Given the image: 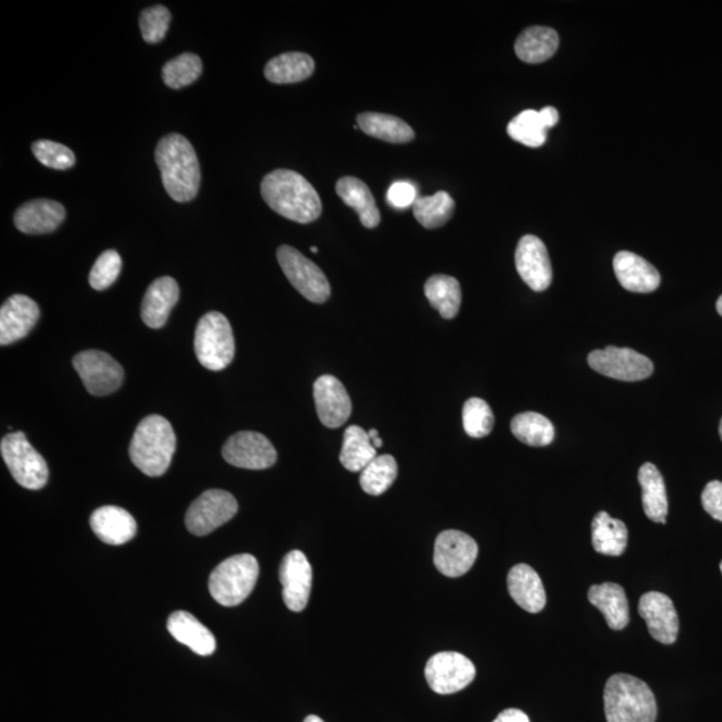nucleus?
<instances>
[{
    "instance_id": "f257e3e1",
    "label": "nucleus",
    "mask_w": 722,
    "mask_h": 722,
    "mask_svg": "<svg viewBox=\"0 0 722 722\" xmlns=\"http://www.w3.org/2000/svg\"><path fill=\"white\" fill-rule=\"evenodd\" d=\"M261 196L269 208L288 220L309 224L321 216V200L305 177L293 170L277 169L261 182Z\"/></svg>"
},
{
    "instance_id": "f03ea898",
    "label": "nucleus",
    "mask_w": 722,
    "mask_h": 722,
    "mask_svg": "<svg viewBox=\"0 0 722 722\" xmlns=\"http://www.w3.org/2000/svg\"><path fill=\"white\" fill-rule=\"evenodd\" d=\"M156 162L162 184L174 201L189 202L196 198L201 182L200 164L184 136L174 133L162 138L156 149Z\"/></svg>"
},
{
    "instance_id": "7ed1b4c3",
    "label": "nucleus",
    "mask_w": 722,
    "mask_h": 722,
    "mask_svg": "<svg viewBox=\"0 0 722 722\" xmlns=\"http://www.w3.org/2000/svg\"><path fill=\"white\" fill-rule=\"evenodd\" d=\"M177 438L172 424L160 415H150L138 424L130 443L134 466L148 476L164 475L176 452Z\"/></svg>"
},
{
    "instance_id": "20e7f679",
    "label": "nucleus",
    "mask_w": 722,
    "mask_h": 722,
    "mask_svg": "<svg viewBox=\"0 0 722 722\" xmlns=\"http://www.w3.org/2000/svg\"><path fill=\"white\" fill-rule=\"evenodd\" d=\"M604 701L608 722H656V697L640 678L614 674L606 682Z\"/></svg>"
},
{
    "instance_id": "39448f33",
    "label": "nucleus",
    "mask_w": 722,
    "mask_h": 722,
    "mask_svg": "<svg viewBox=\"0 0 722 722\" xmlns=\"http://www.w3.org/2000/svg\"><path fill=\"white\" fill-rule=\"evenodd\" d=\"M259 574V562L253 555H233L210 574V594L214 601L226 608L240 605L255 589Z\"/></svg>"
},
{
    "instance_id": "423d86ee",
    "label": "nucleus",
    "mask_w": 722,
    "mask_h": 722,
    "mask_svg": "<svg viewBox=\"0 0 722 722\" xmlns=\"http://www.w3.org/2000/svg\"><path fill=\"white\" fill-rule=\"evenodd\" d=\"M194 351L198 361L209 371H222L230 366L236 352L232 327L220 312L201 317L194 336Z\"/></svg>"
},
{
    "instance_id": "0eeeda50",
    "label": "nucleus",
    "mask_w": 722,
    "mask_h": 722,
    "mask_svg": "<svg viewBox=\"0 0 722 722\" xmlns=\"http://www.w3.org/2000/svg\"><path fill=\"white\" fill-rule=\"evenodd\" d=\"M0 452L11 475L27 490H41L49 480V467L23 432L6 435L0 442Z\"/></svg>"
},
{
    "instance_id": "6e6552de",
    "label": "nucleus",
    "mask_w": 722,
    "mask_h": 722,
    "mask_svg": "<svg viewBox=\"0 0 722 722\" xmlns=\"http://www.w3.org/2000/svg\"><path fill=\"white\" fill-rule=\"evenodd\" d=\"M277 260L289 283L312 303L323 304L331 296V285L324 272L313 261L307 259L297 249L280 247Z\"/></svg>"
},
{
    "instance_id": "1a4fd4ad",
    "label": "nucleus",
    "mask_w": 722,
    "mask_h": 722,
    "mask_svg": "<svg viewBox=\"0 0 722 722\" xmlns=\"http://www.w3.org/2000/svg\"><path fill=\"white\" fill-rule=\"evenodd\" d=\"M589 366L598 374L622 382H640L652 376L654 366L649 357L630 348L597 349L587 357Z\"/></svg>"
},
{
    "instance_id": "9d476101",
    "label": "nucleus",
    "mask_w": 722,
    "mask_h": 722,
    "mask_svg": "<svg viewBox=\"0 0 722 722\" xmlns=\"http://www.w3.org/2000/svg\"><path fill=\"white\" fill-rule=\"evenodd\" d=\"M238 503L228 491L208 490L192 503L186 513L188 530L197 537L213 533L237 514Z\"/></svg>"
},
{
    "instance_id": "9b49d317",
    "label": "nucleus",
    "mask_w": 722,
    "mask_h": 722,
    "mask_svg": "<svg viewBox=\"0 0 722 722\" xmlns=\"http://www.w3.org/2000/svg\"><path fill=\"white\" fill-rule=\"evenodd\" d=\"M73 366L91 395L113 394L124 383V370L109 353L97 349L83 351L74 357Z\"/></svg>"
},
{
    "instance_id": "f8f14e48",
    "label": "nucleus",
    "mask_w": 722,
    "mask_h": 722,
    "mask_svg": "<svg viewBox=\"0 0 722 722\" xmlns=\"http://www.w3.org/2000/svg\"><path fill=\"white\" fill-rule=\"evenodd\" d=\"M479 547L474 538L458 530L443 531L435 542L436 569L450 578L462 577L474 566Z\"/></svg>"
},
{
    "instance_id": "ddd939ff",
    "label": "nucleus",
    "mask_w": 722,
    "mask_h": 722,
    "mask_svg": "<svg viewBox=\"0 0 722 722\" xmlns=\"http://www.w3.org/2000/svg\"><path fill=\"white\" fill-rule=\"evenodd\" d=\"M222 456L232 466L245 470H267L277 460L275 447L267 436L252 431L230 436L222 447Z\"/></svg>"
},
{
    "instance_id": "4468645a",
    "label": "nucleus",
    "mask_w": 722,
    "mask_h": 722,
    "mask_svg": "<svg viewBox=\"0 0 722 722\" xmlns=\"http://www.w3.org/2000/svg\"><path fill=\"white\" fill-rule=\"evenodd\" d=\"M474 664L463 654L442 652L427 662L426 678L430 688L438 694L460 692L474 681Z\"/></svg>"
},
{
    "instance_id": "2eb2a0df",
    "label": "nucleus",
    "mask_w": 722,
    "mask_h": 722,
    "mask_svg": "<svg viewBox=\"0 0 722 722\" xmlns=\"http://www.w3.org/2000/svg\"><path fill=\"white\" fill-rule=\"evenodd\" d=\"M515 267L521 279L535 292L546 291L553 280V268L546 245L541 238L527 234L515 252Z\"/></svg>"
},
{
    "instance_id": "dca6fc26",
    "label": "nucleus",
    "mask_w": 722,
    "mask_h": 722,
    "mask_svg": "<svg viewBox=\"0 0 722 722\" xmlns=\"http://www.w3.org/2000/svg\"><path fill=\"white\" fill-rule=\"evenodd\" d=\"M312 566L300 550L285 555L280 566V582L283 585L285 605L292 612L307 608L312 590Z\"/></svg>"
},
{
    "instance_id": "f3484780",
    "label": "nucleus",
    "mask_w": 722,
    "mask_h": 722,
    "mask_svg": "<svg viewBox=\"0 0 722 722\" xmlns=\"http://www.w3.org/2000/svg\"><path fill=\"white\" fill-rule=\"evenodd\" d=\"M638 613L648 625L650 636L664 645H672L677 640L680 621L672 599L668 595L650 591L642 595L638 604Z\"/></svg>"
},
{
    "instance_id": "a211bd4d",
    "label": "nucleus",
    "mask_w": 722,
    "mask_h": 722,
    "mask_svg": "<svg viewBox=\"0 0 722 722\" xmlns=\"http://www.w3.org/2000/svg\"><path fill=\"white\" fill-rule=\"evenodd\" d=\"M313 396L317 415L325 427L339 428L351 418V398L335 376H320L313 384Z\"/></svg>"
},
{
    "instance_id": "6ab92c4d",
    "label": "nucleus",
    "mask_w": 722,
    "mask_h": 722,
    "mask_svg": "<svg viewBox=\"0 0 722 722\" xmlns=\"http://www.w3.org/2000/svg\"><path fill=\"white\" fill-rule=\"evenodd\" d=\"M38 304L25 295H14L0 308V344L10 345L22 340L38 323Z\"/></svg>"
},
{
    "instance_id": "aec40b11",
    "label": "nucleus",
    "mask_w": 722,
    "mask_h": 722,
    "mask_svg": "<svg viewBox=\"0 0 722 722\" xmlns=\"http://www.w3.org/2000/svg\"><path fill=\"white\" fill-rule=\"evenodd\" d=\"M613 267L622 287L630 292L650 293L660 287V272L636 253L618 252Z\"/></svg>"
},
{
    "instance_id": "412c9836",
    "label": "nucleus",
    "mask_w": 722,
    "mask_h": 722,
    "mask_svg": "<svg viewBox=\"0 0 722 722\" xmlns=\"http://www.w3.org/2000/svg\"><path fill=\"white\" fill-rule=\"evenodd\" d=\"M95 535L107 545H125L136 537L137 522L128 511L117 506H103L90 518Z\"/></svg>"
},
{
    "instance_id": "4be33fe9",
    "label": "nucleus",
    "mask_w": 722,
    "mask_h": 722,
    "mask_svg": "<svg viewBox=\"0 0 722 722\" xmlns=\"http://www.w3.org/2000/svg\"><path fill=\"white\" fill-rule=\"evenodd\" d=\"M66 217V210L57 201L38 198L17 210L14 224L22 233L46 234L54 232Z\"/></svg>"
},
{
    "instance_id": "5701e85b",
    "label": "nucleus",
    "mask_w": 722,
    "mask_h": 722,
    "mask_svg": "<svg viewBox=\"0 0 722 722\" xmlns=\"http://www.w3.org/2000/svg\"><path fill=\"white\" fill-rule=\"evenodd\" d=\"M180 299V288L172 277H161L150 285L142 301V321L149 328L160 329L169 319L170 312Z\"/></svg>"
},
{
    "instance_id": "b1692460",
    "label": "nucleus",
    "mask_w": 722,
    "mask_h": 722,
    "mask_svg": "<svg viewBox=\"0 0 722 722\" xmlns=\"http://www.w3.org/2000/svg\"><path fill=\"white\" fill-rule=\"evenodd\" d=\"M507 586L511 598L526 612L535 614L545 609V586L533 567L525 563L514 566L507 577Z\"/></svg>"
},
{
    "instance_id": "393cba45",
    "label": "nucleus",
    "mask_w": 722,
    "mask_h": 722,
    "mask_svg": "<svg viewBox=\"0 0 722 722\" xmlns=\"http://www.w3.org/2000/svg\"><path fill=\"white\" fill-rule=\"evenodd\" d=\"M589 601L591 605L604 614L610 629L622 630L630 621L629 602L624 587L617 583L606 582L590 587Z\"/></svg>"
},
{
    "instance_id": "a878e982",
    "label": "nucleus",
    "mask_w": 722,
    "mask_h": 722,
    "mask_svg": "<svg viewBox=\"0 0 722 722\" xmlns=\"http://www.w3.org/2000/svg\"><path fill=\"white\" fill-rule=\"evenodd\" d=\"M168 630L173 638L198 656H210L216 650L217 642L213 633L188 612H174L169 617Z\"/></svg>"
},
{
    "instance_id": "bb28decb",
    "label": "nucleus",
    "mask_w": 722,
    "mask_h": 722,
    "mask_svg": "<svg viewBox=\"0 0 722 722\" xmlns=\"http://www.w3.org/2000/svg\"><path fill=\"white\" fill-rule=\"evenodd\" d=\"M336 193L349 208L359 214L361 224L374 229L380 224V212L370 188L356 177H343L337 181Z\"/></svg>"
},
{
    "instance_id": "cd10ccee",
    "label": "nucleus",
    "mask_w": 722,
    "mask_h": 722,
    "mask_svg": "<svg viewBox=\"0 0 722 722\" xmlns=\"http://www.w3.org/2000/svg\"><path fill=\"white\" fill-rule=\"evenodd\" d=\"M628 527L620 519L610 517L605 511L595 515L591 523V541L599 554L620 557L628 546Z\"/></svg>"
},
{
    "instance_id": "c85d7f7f",
    "label": "nucleus",
    "mask_w": 722,
    "mask_h": 722,
    "mask_svg": "<svg viewBox=\"0 0 722 722\" xmlns=\"http://www.w3.org/2000/svg\"><path fill=\"white\" fill-rule=\"evenodd\" d=\"M642 489V506L646 517L653 522L665 523L668 515V497L661 472L653 463H645L638 471Z\"/></svg>"
},
{
    "instance_id": "c756f323",
    "label": "nucleus",
    "mask_w": 722,
    "mask_h": 722,
    "mask_svg": "<svg viewBox=\"0 0 722 722\" xmlns=\"http://www.w3.org/2000/svg\"><path fill=\"white\" fill-rule=\"evenodd\" d=\"M559 46L557 31L550 27H529L519 35L515 42V53L526 63H542L549 61Z\"/></svg>"
},
{
    "instance_id": "7c9ffc66",
    "label": "nucleus",
    "mask_w": 722,
    "mask_h": 722,
    "mask_svg": "<svg viewBox=\"0 0 722 722\" xmlns=\"http://www.w3.org/2000/svg\"><path fill=\"white\" fill-rule=\"evenodd\" d=\"M357 126L367 136L390 144H407L415 138V132L403 119L382 113H361L357 115Z\"/></svg>"
},
{
    "instance_id": "2f4dec72",
    "label": "nucleus",
    "mask_w": 722,
    "mask_h": 722,
    "mask_svg": "<svg viewBox=\"0 0 722 722\" xmlns=\"http://www.w3.org/2000/svg\"><path fill=\"white\" fill-rule=\"evenodd\" d=\"M315 71V61L305 53H285L265 66V78L276 85H288L308 79Z\"/></svg>"
},
{
    "instance_id": "473e14b6",
    "label": "nucleus",
    "mask_w": 722,
    "mask_h": 722,
    "mask_svg": "<svg viewBox=\"0 0 722 722\" xmlns=\"http://www.w3.org/2000/svg\"><path fill=\"white\" fill-rule=\"evenodd\" d=\"M428 301L432 308L438 309L443 319H454L462 304V289L455 277L435 275L424 285Z\"/></svg>"
},
{
    "instance_id": "72a5a7b5",
    "label": "nucleus",
    "mask_w": 722,
    "mask_h": 722,
    "mask_svg": "<svg viewBox=\"0 0 722 722\" xmlns=\"http://www.w3.org/2000/svg\"><path fill=\"white\" fill-rule=\"evenodd\" d=\"M376 456L378 452L367 431L359 426H351L345 430L340 462L348 471H363Z\"/></svg>"
},
{
    "instance_id": "f704fd0d",
    "label": "nucleus",
    "mask_w": 722,
    "mask_h": 722,
    "mask_svg": "<svg viewBox=\"0 0 722 722\" xmlns=\"http://www.w3.org/2000/svg\"><path fill=\"white\" fill-rule=\"evenodd\" d=\"M515 438L531 447L549 446L554 440L553 423L538 412H523L511 422Z\"/></svg>"
},
{
    "instance_id": "c9c22d12",
    "label": "nucleus",
    "mask_w": 722,
    "mask_h": 722,
    "mask_svg": "<svg viewBox=\"0 0 722 722\" xmlns=\"http://www.w3.org/2000/svg\"><path fill=\"white\" fill-rule=\"evenodd\" d=\"M414 216L426 229H436L446 225L455 212V201L447 192L435 193L434 196L416 198Z\"/></svg>"
},
{
    "instance_id": "e433bc0d",
    "label": "nucleus",
    "mask_w": 722,
    "mask_h": 722,
    "mask_svg": "<svg viewBox=\"0 0 722 722\" xmlns=\"http://www.w3.org/2000/svg\"><path fill=\"white\" fill-rule=\"evenodd\" d=\"M396 476H398V463H396L394 456L387 454L376 456L360 472V486L367 494L378 497V495L386 493L394 485Z\"/></svg>"
},
{
    "instance_id": "4c0bfd02",
    "label": "nucleus",
    "mask_w": 722,
    "mask_h": 722,
    "mask_svg": "<svg viewBox=\"0 0 722 722\" xmlns=\"http://www.w3.org/2000/svg\"><path fill=\"white\" fill-rule=\"evenodd\" d=\"M547 128L541 111L525 110L510 122L507 133L519 144L529 148H539L547 140Z\"/></svg>"
},
{
    "instance_id": "58836bf2",
    "label": "nucleus",
    "mask_w": 722,
    "mask_h": 722,
    "mask_svg": "<svg viewBox=\"0 0 722 722\" xmlns=\"http://www.w3.org/2000/svg\"><path fill=\"white\" fill-rule=\"evenodd\" d=\"M202 62L196 54L185 53L172 59L164 66L162 78L170 89L180 90L182 87L192 85L200 78Z\"/></svg>"
},
{
    "instance_id": "ea45409f",
    "label": "nucleus",
    "mask_w": 722,
    "mask_h": 722,
    "mask_svg": "<svg viewBox=\"0 0 722 722\" xmlns=\"http://www.w3.org/2000/svg\"><path fill=\"white\" fill-rule=\"evenodd\" d=\"M494 414L483 399L471 398L464 403L463 427L471 438H485L494 428Z\"/></svg>"
},
{
    "instance_id": "a19ab883",
    "label": "nucleus",
    "mask_w": 722,
    "mask_h": 722,
    "mask_svg": "<svg viewBox=\"0 0 722 722\" xmlns=\"http://www.w3.org/2000/svg\"><path fill=\"white\" fill-rule=\"evenodd\" d=\"M122 269V259L115 251L103 252L95 261L89 276L91 288L95 291H105L118 279Z\"/></svg>"
},
{
    "instance_id": "79ce46f5",
    "label": "nucleus",
    "mask_w": 722,
    "mask_h": 722,
    "mask_svg": "<svg viewBox=\"0 0 722 722\" xmlns=\"http://www.w3.org/2000/svg\"><path fill=\"white\" fill-rule=\"evenodd\" d=\"M35 158L47 168L67 170L73 168L75 156L67 146L49 140L37 141L33 145Z\"/></svg>"
},
{
    "instance_id": "37998d69",
    "label": "nucleus",
    "mask_w": 722,
    "mask_h": 722,
    "mask_svg": "<svg viewBox=\"0 0 722 722\" xmlns=\"http://www.w3.org/2000/svg\"><path fill=\"white\" fill-rule=\"evenodd\" d=\"M170 19H172V15L164 6H153L142 11L140 27L145 42H161L168 33Z\"/></svg>"
},
{
    "instance_id": "c03bdc74",
    "label": "nucleus",
    "mask_w": 722,
    "mask_h": 722,
    "mask_svg": "<svg viewBox=\"0 0 722 722\" xmlns=\"http://www.w3.org/2000/svg\"><path fill=\"white\" fill-rule=\"evenodd\" d=\"M701 502L710 517L722 522V482H709L702 491Z\"/></svg>"
},
{
    "instance_id": "a18cd8bd",
    "label": "nucleus",
    "mask_w": 722,
    "mask_h": 722,
    "mask_svg": "<svg viewBox=\"0 0 722 722\" xmlns=\"http://www.w3.org/2000/svg\"><path fill=\"white\" fill-rule=\"evenodd\" d=\"M415 186L407 181L394 182L388 190L387 200L396 209H407L414 206L416 201Z\"/></svg>"
},
{
    "instance_id": "49530a36",
    "label": "nucleus",
    "mask_w": 722,
    "mask_h": 722,
    "mask_svg": "<svg viewBox=\"0 0 722 722\" xmlns=\"http://www.w3.org/2000/svg\"><path fill=\"white\" fill-rule=\"evenodd\" d=\"M494 722H530V718L523 710L511 708L499 713Z\"/></svg>"
},
{
    "instance_id": "de8ad7c7",
    "label": "nucleus",
    "mask_w": 722,
    "mask_h": 722,
    "mask_svg": "<svg viewBox=\"0 0 722 722\" xmlns=\"http://www.w3.org/2000/svg\"><path fill=\"white\" fill-rule=\"evenodd\" d=\"M368 436H370L371 440H374L376 438H379V432L378 430H375V428H372V430L368 431Z\"/></svg>"
},
{
    "instance_id": "09e8293b",
    "label": "nucleus",
    "mask_w": 722,
    "mask_h": 722,
    "mask_svg": "<svg viewBox=\"0 0 722 722\" xmlns=\"http://www.w3.org/2000/svg\"><path fill=\"white\" fill-rule=\"evenodd\" d=\"M304 722H324V721L321 720L320 717L313 716V714H312V716H308L307 718H305Z\"/></svg>"
},
{
    "instance_id": "8fccbe9b",
    "label": "nucleus",
    "mask_w": 722,
    "mask_h": 722,
    "mask_svg": "<svg viewBox=\"0 0 722 722\" xmlns=\"http://www.w3.org/2000/svg\"><path fill=\"white\" fill-rule=\"evenodd\" d=\"M371 442H372V444H374V447L376 448V450H378V448H380V447L383 446V440L380 439V438H376V439H374V440H371Z\"/></svg>"
},
{
    "instance_id": "3c124183",
    "label": "nucleus",
    "mask_w": 722,
    "mask_h": 722,
    "mask_svg": "<svg viewBox=\"0 0 722 722\" xmlns=\"http://www.w3.org/2000/svg\"><path fill=\"white\" fill-rule=\"evenodd\" d=\"M717 312L720 313L722 316V295L720 296V299L717 300Z\"/></svg>"
},
{
    "instance_id": "603ef678",
    "label": "nucleus",
    "mask_w": 722,
    "mask_h": 722,
    "mask_svg": "<svg viewBox=\"0 0 722 722\" xmlns=\"http://www.w3.org/2000/svg\"><path fill=\"white\" fill-rule=\"evenodd\" d=\"M311 251H312L313 253H317V252H319V248L312 247V248H311Z\"/></svg>"
},
{
    "instance_id": "864d4df0",
    "label": "nucleus",
    "mask_w": 722,
    "mask_h": 722,
    "mask_svg": "<svg viewBox=\"0 0 722 722\" xmlns=\"http://www.w3.org/2000/svg\"><path fill=\"white\" fill-rule=\"evenodd\" d=\"M720 436H721V440H722V419H721V422H720Z\"/></svg>"
},
{
    "instance_id": "5fc2aeb1",
    "label": "nucleus",
    "mask_w": 722,
    "mask_h": 722,
    "mask_svg": "<svg viewBox=\"0 0 722 722\" xmlns=\"http://www.w3.org/2000/svg\"><path fill=\"white\" fill-rule=\"evenodd\" d=\"M720 569H721V573H722V562H721V565H720Z\"/></svg>"
}]
</instances>
